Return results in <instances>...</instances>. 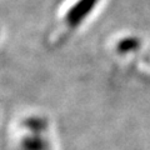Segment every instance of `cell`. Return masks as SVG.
Segmentation results:
<instances>
[{"mask_svg": "<svg viewBox=\"0 0 150 150\" xmlns=\"http://www.w3.org/2000/svg\"><path fill=\"white\" fill-rule=\"evenodd\" d=\"M96 1L98 0H80L71 9V11L68 14V21L71 25H75L79 21H81V19L91 10L93 6L96 4Z\"/></svg>", "mask_w": 150, "mask_h": 150, "instance_id": "1", "label": "cell"}, {"mask_svg": "<svg viewBox=\"0 0 150 150\" xmlns=\"http://www.w3.org/2000/svg\"><path fill=\"white\" fill-rule=\"evenodd\" d=\"M23 146L25 150H44L45 143L39 137H28L23 142Z\"/></svg>", "mask_w": 150, "mask_h": 150, "instance_id": "2", "label": "cell"}, {"mask_svg": "<svg viewBox=\"0 0 150 150\" xmlns=\"http://www.w3.org/2000/svg\"><path fill=\"white\" fill-rule=\"evenodd\" d=\"M24 125L26 128H29L34 131H39V130H43L44 126H45V121L43 119H39V118H30V119H26L24 121Z\"/></svg>", "mask_w": 150, "mask_h": 150, "instance_id": "3", "label": "cell"}]
</instances>
